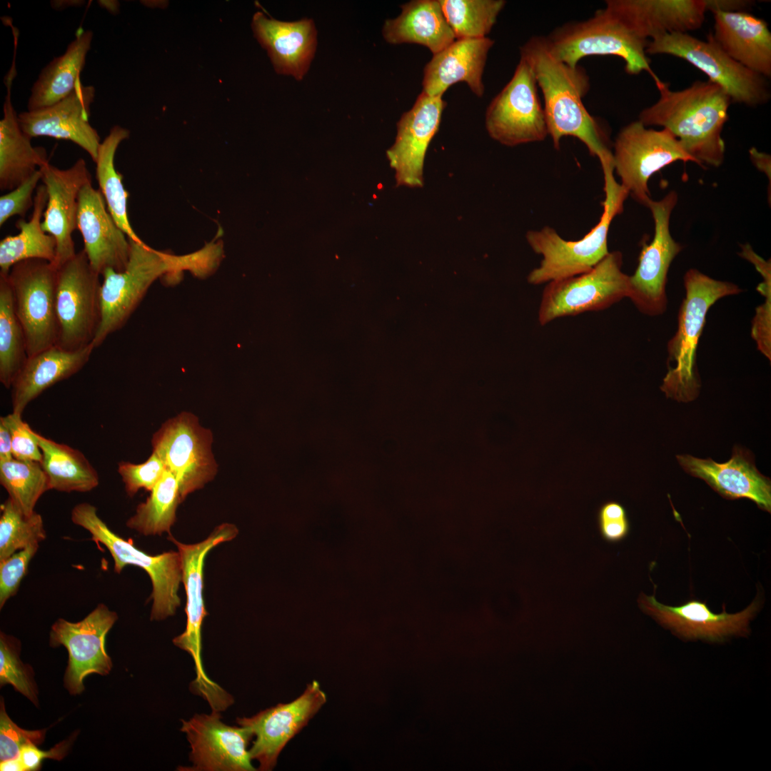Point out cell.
I'll return each mask as SVG.
<instances>
[{"mask_svg":"<svg viewBox=\"0 0 771 771\" xmlns=\"http://www.w3.org/2000/svg\"><path fill=\"white\" fill-rule=\"evenodd\" d=\"M21 642L16 638L0 633V685H11L36 706L38 688L32 667L20 658Z\"/></svg>","mask_w":771,"mask_h":771,"instance_id":"42","label":"cell"},{"mask_svg":"<svg viewBox=\"0 0 771 771\" xmlns=\"http://www.w3.org/2000/svg\"><path fill=\"white\" fill-rule=\"evenodd\" d=\"M750 158L755 166L766 174H770V156L752 147L749 151Z\"/></svg>","mask_w":771,"mask_h":771,"instance_id":"53","label":"cell"},{"mask_svg":"<svg viewBox=\"0 0 771 771\" xmlns=\"http://www.w3.org/2000/svg\"><path fill=\"white\" fill-rule=\"evenodd\" d=\"M0 421L9 428L14 458L41 463L42 453L37 438L29 425L21 418V415L12 412L1 416Z\"/></svg>","mask_w":771,"mask_h":771,"instance_id":"47","label":"cell"},{"mask_svg":"<svg viewBox=\"0 0 771 771\" xmlns=\"http://www.w3.org/2000/svg\"><path fill=\"white\" fill-rule=\"evenodd\" d=\"M99 4L111 14L118 12L119 2L116 1H99Z\"/></svg>","mask_w":771,"mask_h":771,"instance_id":"55","label":"cell"},{"mask_svg":"<svg viewBox=\"0 0 771 771\" xmlns=\"http://www.w3.org/2000/svg\"><path fill=\"white\" fill-rule=\"evenodd\" d=\"M212 442L211 431L202 427L198 417L189 412L167 420L152 436V452L176 478L183 500L216 474Z\"/></svg>","mask_w":771,"mask_h":771,"instance_id":"14","label":"cell"},{"mask_svg":"<svg viewBox=\"0 0 771 771\" xmlns=\"http://www.w3.org/2000/svg\"><path fill=\"white\" fill-rule=\"evenodd\" d=\"M95 93L94 86L83 85L80 79L74 90L59 101L19 114L20 127L31 138L49 136L72 141L96 163L101 142L97 131L89 122Z\"/></svg>","mask_w":771,"mask_h":771,"instance_id":"20","label":"cell"},{"mask_svg":"<svg viewBox=\"0 0 771 771\" xmlns=\"http://www.w3.org/2000/svg\"><path fill=\"white\" fill-rule=\"evenodd\" d=\"M93 32L79 28L76 38L64 54L54 58L43 69L31 89L28 111L52 105L69 96L75 89L90 50Z\"/></svg>","mask_w":771,"mask_h":771,"instance_id":"33","label":"cell"},{"mask_svg":"<svg viewBox=\"0 0 771 771\" xmlns=\"http://www.w3.org/2000/svg\"><path fill=\"white\" fill-rule=\"evenodd\" d=\"M640 608L655 618L661 625L677 635L687 639H702L720 642L730 635H745L748 624L758 608L754 601L740 613L712 612L706 603L690 600L679 606H668L659 603L654 595L642 594Z\"/></svg>","mask_w":771,"mask_h":771,"instance_id":"24","label":"cell"},{"mask_svg":"<svg viewBox=\"0 0 771 771\" xmlns=\"http://www.w3.org/2000/svg\"><path fill=\"white\" fill-rule=\"evenodd\" d=\"M685 296L680 306L677 328L667 346V372L660 390L679 402L695 400L700 390L697 348L711 306L719 299L742 291L737 284L716 280L696 268L683 276Z\"/></svg>","mask_w":771,"mask_h":771,"instance_id":"4","label":"cell"},{"mask_svg":"<svg viewBox=\"0 0 771 771\" xmlns=\"http://www.w3.org/2000/svg\"><path fill=\"white\" fill-rule=\"evenodd\" d=\"M13 458L10 431L6 425L0 421V462Z\"/></svg>","mask_w":771,"mask_h":771,"instance_id":"52","label":"cell"},{"mask_svg":"<svg viewBox=\"0 0 771 771\" xmlns=\"http://www.w3.org/2000/svg\"><path fill=\"white\" fill-rule=\"evenodd\" d=\"M27 358L26 337L7 276L0 275V381L6 388H11Z\"/></svg>","mask_w":771,"mask_h":771,"instance_id":"38","label":"cell"},{"mask_svg":"<svg viewBox=\"0 0 771 771\" xmlns=\"http://www.w3.org/2000/svg\"><path fill=\"white\" fill-rule=\"evenodd\" d=\"M42 453L41 464L50 490L60 492L91 491L98 486L97 471L79 450L35 432Z\"/></svg>","mask_w":771,"mask_h":771,"instance_id":"35","label":"cell"},{"mask_svg":"<svg viewBox=\"0 0 771 771\" xmlns=\"http://www.w3.org/2000/svg\"><path fill=\"white\" fill-rule=\"evenodd\" d=\"M647 54H667L686 61L720 86L732 103L749 107L763 106L771 98L767 79L726 54L713 40L699 39L688 33L665 34L647 42Z\"/></svg>","mask_w":771,"mask_h":771,"instance_id":"9","label":"cell"},{"mask_svg":"<svg viewBox=\"0 0 771 771\" xmlns=\"http://www.w3.org/2000/svg\"><path fill=\"white\" fill-rule=\"evenodd\" d=\"M326 695L314 680L298 697L279 703L250 717H238L240 726L248 727L255 740L249 749L258 770H272L286 744L297 735L326 702Z\"/></svg>","mask_w":771,"mask_h":771,"instance_id":"18","label":"cell"},{"mask_svg":"<svg viewBox=\"0 0 771 771\" xmlns=\"http://www.w3.org/2000/svg\"><path fill=\"white\" fill-rule=\"evenodd\" d=\"M613 157L620 184L645 206L651 199L648 181L655 173L678 161L697 163L671 132L647 128L639 120L618 133Z\"/></svg>","mask_w":771,"mask_h":771,"instance_id":"12","label":"cell"},{"mask_svg":"<svg viewBox=\"0 0 771 771\" xmlns=\"http://www.w3.org/2000/svg\"><path fill=\"white\" fill-rule=\"evenodd\" d=\"M129 131L120 126H113L101 141L96 161V177L107 208L118 226L127 237L142 242L129 222L127 213L128 193L123 184V176L115 168L114 157L119 144L128 138Z\"/></svg>","mask_w":771,"mask_h":771,"instance_id":"36","label":"cell"},{"mask_svg":"<svg viewBox=\"0 0 771 771\" xmlns=\"http://www.w3.org/2000/svg\"><path fill=\"white\" fill-rule=\"evenodd\" d=\"M99 276L84 250L57 268L56 346L59 348L77 351L93 346L101 320Z\"/></svg>","mask_w":771,"mask_h":771,"instance_id":"11","label":"cell"},{"mask_svg":"<svg viewBox=\"0 0 771 771\" xmlns=\"http://www.w3.org/2000/svg\"><path fill=\"white\" fill-rule=\"evenodd\" d=\"M166 467L153 452L143 463L135 464L121 461L118 464L117 471L121 475L128 495L133 496L139 489L151 491L161 480Z\"/></svg>","mask_w":771,"mask_h":771,"instance_id":"44","label":"cell"},{"mask_svg":"<svg viewBox=\"0 0 771 771\" xmlns=\"http://www.w3.org/2000/svg\"><path fill=\"white\" fill-rule=\"evenodd\" d=\"M493 44L488 37L457 39L433 54L423 69L422 91L442 96L450 86L464 81L476 96H482L483 73Z\"/></svg>","mask_w":771,"mask_h":771,"instance_id":"28","label":"cell"},{"mask_svg":"<svg viewBox=\"0 0 771 771\" xmlns=\"http://www.w3.org/2000/svg\"><path fill=\"white\" fill-rule=\"evenodd\" d=\"M0 483L26 515L34 513L40 497L50 490L41 463L11 458L0 462Z\"/></svg>","mask_w":771,"mask_h":771,"instance_id":"39","label":"cell"},{"mask_svg":"<svg viewBox=\"0 0 771 771\" xmlns=\"http://www.w3.org/2000/svg\"><path fill=\"white\" fill-rule=\"evenodd\" d=\"M485 127L492 138L507 146L542 141L548 136L535 75L524 57L488 106Z\"/></svg>","mask_w":771,"mask_h":771,"instance_id":"15","label":"cell"},{"mask_svg":"<svg viewBox=\"0 0 771 771\" xmlns=\"http://www.w3.org/2000/svg\"><path fill=\"white\" fill-rule=\"evenodd\" d=\"M46 537L40 514L24 515L9 498L1 505L0 561L31 545L39 544Z\"/></svg>","mask_w":771,"mask_h":771,"instance_id":"41","label":"cell"},{"mask_svg":"<svg viewBox=\"0 0 771 771\" xmlns=\"http://www.w3.org/2000/svg\"><path fill=\"white\" fill-rule=\"evenodd\" d=\"M94 349L92 345L77 351L54 346L28 356L11 388L13 412L22 415L44 390L79 372Z\"/></svg>","mask_w":771,"mask_h":771,"instance_id":"30","label":"cell"},{"mask_svg":"<svg viewBox=\"0 0 771 771\" xmlns=\"http://www.w3.org/2000/svg\"><path fill=\"white\" fill-rule=\"evenodd\" d=\"M117 619L116 612L101 603L79 622L59 618L51 626L50 646L62 645L69 654L64 682L71 695L83 692L84 681L89 675H106L111 670L112 661L106 650V638Z\"/></svg>","mask_w":771,"mask_h":771,"instance_id":"17","label":"cell"},{"mask_svg":"<svg viewBox=\"0 0 771 771\" xmlns=\"http://www.w3.org/2000/svg\"><path fill=\"white\" fill-rule=\"evenodd\" d=\"M84 240V251L92 268L100 276L107 269L124 271L128 262L131 243L110 214L99 190L91 181L81 190L76 219Z\"/></svg>","mask_w":771,"mask_h":771,"instance_id":"23","label":"cell"},{"mask_svg":"<svg viewBox=\"0 0 771 771\" xmlns=\"http://www.w3.org/2000/svg\"><path fill=\"white\" fill-rule=\"evenodd\" d=\"M46 202V188L44 184L40 185L36 190L29 220L19 219L16 223L19 233L7 236L0 241V275L8 276L14 265L25 260L41 259L54 263L56 241L41 226Z\"/></svg>","mask_w":771,"mask_h":771,"instance_id":"34","label":"cell"},{"mask_svg":"<svg viewBox=\"0 0 771 771\" xmlns=\"http://www.w3.org/2000/svg\"><path fill=\"white\" fill-rule=\"evenodd\" d=\"M445 105L442 96H431L422 91L413 107L401 116L395 143L387 151L398 185L423 186L425 153L438 130Z\"/></svg>","mask_w":771,"mask_h":771,"instance_id":"22","label":"cell"},{"mask_svg":"<svg viewBox=\"0 0 771 771\" xmlns=\"http://www.w3.org/2000/svg\"><path fill=\"white\" fill-rule=\"evenodd\" d=\"M520 56L531 65L542 91L548 136L554 148L559 149L564 136H573L585 145L600 165L613 162V151L605 134L583 103L590 90V79L584 69L556 59L543 36L530 38L520 48Z\"/></svg>","mask_w":771,"mask_h":771,"instance_id":"3","label":"cell"},{"mask_svg":"<svg viewBox=\"0 0 771 771\" xmlns=\"http://www.w3.org/2000/svg\"><path fill=\"white\" fill-rule=\"evenodd\" d=\"M400 7V14L383 24L382 34L388 43L420 44L435 54L455 40L439 0H414Z\"/></svg>","mask_w":771,"mask_h":771,"instance_id":"32","label":"cell"},{"mask_svg":"<svg viewBox=\"0 0 771 771\" xmlns=\"http://www.w3.org/2000/svg\"><path fill=\"white\" fill-rule=\"evenodd\" d=\"M604 176L605 200L598 223L578 241H567L550 226L529 231L526 240L533 251L541 255L540 266L528 276L533 285L577 276L588 271L609 251L608 236L613 218L623 211L628 190L614 176L613 163L601 166Z\"/></svg>","mask_w":771,"mask_h":771,"instance_id":"5","label":"cell"},{"mask_svg":"<svg viewBox=\"0 0 771 771\" xmlns=\"http://www.w3.org/2000/svg\"><path fill=\"white\" fill-rule=\"evenodd\" d=\"M763 281L757 286V291L765 298L764 303L755 309L752 321L751 336L755 341L757 348L769 361L771 360V265L767 263L757 270Z\"/></svg>","mask_w":771,"mask_h":771,"instance_id":"43","label":"cell"},{"mask_svg":"<svg viewBox=\"0 0 771 771\" xmlns=\"http://www.w3.org/2000/svg\"><path fill=\"white\" fill-rule=\"evenodd\" d=\"M550 54L571 67L589 56H616L630 75L650 74L657 87L663 82L650 67L645 52L648 41L640 39L605 8L591 18L556 28L545 37Z\"/></svg>","mask_w":771,"mask_h":771,"instance_id":"6","label":"cell"},{"mask_svg":"<svg viewBox=\"0 0 771 771\" xmlns=\"http://www.w3.org/2000/svg\"><path fill=\"white\" fill-rule=\"evenodd\" d=\"M129 241L126 268L120 272L107 269L101 275V320L93 342L94 348L125 325L158 278L174 280L186 271L198 277L206 276L216 270L223 256L221 243L215 241L181 256L153 249L143 241Z\"/></svg>","mask_w":771,"mask_h":771,"instance_id":"1","label":"cell"},{"mask_svg":"<svg viewBox=\"0 0 771 771\" xmlns=\"http://www.w3.org/2000/svg\"><path fill=\"white\" fill-rule=\"evenodd\" d=\"M707 11L748 12L755 1L750 0H705Z\"/></svg>","mask_w":771,"mask_h":771,"instance_id":"51","label":"cell"},{"mask_svg":"<svg viewBox=\"0 0 771 771\" xmlns=\"http://www.w3.org/2000/svg\"><path fill=\"white\" fill-rule=\"evenodd\" d=\"M220 712L196 714L188 720H181V731L190 744L191 771H253L248 750L253 737L250 729L231 726L221 721Z\"/></svg>","mask_w":771,"mask_h":771,"instance_id":"19","label":"cell"},{"mask_svg":"<svg viewBox=\"0 0 771 771\" xmlns=\"http://www.w3.org/2000/svg\"><path fill=\"white\" fill-rule=\"evenodd\" d=\"M145 502L140 503L126 526L144 535L170 534L176 521L178 505L183 500L176 478L166 470L161 480L150 491Z\"/></svg>","mask_w":771,"mask_h":771,"instance_id":"37","label":"cell"},{"mask_svg":"<svg viewBox=\"0 0 771 771\" xmlns=\"http://www.w3.org/2000/svg\"><path fill=\"white\" fill-rule=\"evenodd\" d=\"M622 266L623 255L615 251L587 272L548 282L539 306V323L602 311L628 298L630 276L623 272Z\"/></svg>","mask_w":771,"mask_h":771,"instance_id":"10","label":"cell"},{"mask_svg":"<svg viewBox=\"0 0 771 771\" xmlns=\"http://www.w3.org/2000/svg\"><path fill=\"white\" fill-rule=\"evenodd\" d=\"M677 199V192L672 191L660 201L650 199L646 206L653 217L655 233L650 243L642 245L638 267L634 274L630 276L628 296L636 308L646 316H660L667 310L668 270L682 249L672 237L669 226Z\"/></svg>","mask_w":771,"mask_h":771,"instance_id":"16","label":"cell"},{"mask_svg":"<svg viewBox=\"0 0 771 771\" xmlns=\"http://www.w3.org/2000/svg\"><path fill=\"white\" fill-rule=\"evenodd\" d=\"M598 525L605 541L617 543L623 540L630 531V523L624 506L616 501H608L598 511Z\"/></svg>","mask_w":771,"mask_h":771,"instance_id":"49","label":"cell"},{"mask_svg":"<svg viewBox=\"0 0 771 771\" xmlns=\"http://www.w3.org/2000/svg\"><path fill=\"white\" fill-rule=\"evenodd\" d=\"M711 36L732 59L750 70L771 77V32L767 23L749 12L714 11Z\"/></svg>","mask_w":771,"mask_h":771,"instance_id":"29","label":"cell"},{"mask_svg":"<svg viewBox=\"0 0 771 771\" xmlns=\"http://www.w3.org/2000/svg\"><path fill=\"white\" fill-rule=\"evenodd\" d=\"M46 729L27 730L16 725L7 715L4 700L0 705V760L18 757L21 748L29 744L41 745Z\"/></svg>","mask_w":771,"mask_h":771,"instance_id":"45","label":"cell"},{"mask_svg":"<svg viewBox=\"0 0 771 771\" xmlns=\"http://www.w3.org/2000/svg\"><path fill=\"white\" fill-rule=\"evenodd\" d=\"M657 89L658 100L642 109L638 120L668 130L700 166H721L725 153L722 133L732 103L726 92L709 80L679 91L663 81Z\"/></svg>","mask_w":771,"mask_h":771,"instance_id":"2","label":"cell"},{"mask_svg":"<svg viewBox=\"0 0 771 771\" xmlns=\"http://www.w3.org/2000/svg\"><path fill=\"white\" fill-rule=\"evenodd\" d=\"M252 29L264 48L275 71L301 80L313 59L317 45V31L312 19L282 21L254 14Z\"/></svg>","mask_w":771,"mask_h":771,"instance_id":"27","label":"cell"},{"mask_svg":"<svg viewBox=\"0 0 771 771\" xmlns=\"http://www.w3.org/2000/svg\"><path fill=\"white\" fill-rule=\"evenodd\" d=\"M71 518L91 535V540L108 549L116 573L127 565L139 567L148 573L152 584L151 620H164L176 613L181 605L178 590L182 582L178 552L171 550L155 555L143 552L131 539H124L112 531L98 515L96 508L89 503L75 505Z\"/></svg>","mask_w":771,"mask_h":771,"instance_id":"8","label":"cell"},{"mask_svg":"<svg viewBox=\"0 0 771 771\" xmlns=\"http://www.w3.org/2000/svg\"><path fill=\"white\" fill-rule=\"evenodd\" d=\"M39 181H41V173L39 168L16 188L0 197V226L12 216L24 217L34 206L33 193Z\"/></svg>","mask_w":771,"mask_h":771,"instance_id":"48","label":"cell"},{"mask_svg":"<svg viewBox=\"0 0 771 771\" xmlns=\"http://www.w3.org/2000/svg\"><path fill=\"white\" fill-rule=\"evenodd\" d=\"M1 771H25L24 765L19 758L16 757L0 762Z\"/></svg>","mask_w":771,"mask_h":771,"instance_id":"54","label":"cell"},{"mask_svg":"<svg viewBox=\"0 0 771 771\" xmlns=\"http://www.w3.org/2000/svg\"><path fill=\"white\" fill-rule=\"evenodd\" d=\"M39 169L47 192L41 226L56 241V256L52 264L59 268L76 254L72 234L77 229L79 196L83 187L91 181V176L83 158L66 169L49 163Z\"/></svg>","mask_w":771,"mask_h":771,"instance_id":"21","label":"cell"},{"mask_svg":"<svg viewBox=\"0 0 771 771\" xmlns=\"http://www.w3.org/2000/svg\"><path fill=\"white\" fill-rule=\"evenodd\" d=\"M676 458L685 472L702 479L723 497L747 498L770 511V480L759 472L749 452L735 446L731 458L722 463L690 455H678Z\"/></svg>","mask_w":771,"mask_h":771,"instance_id":"26","label":"cell"},{"mask_svg":"<svg viewBox=\"0 0 771 771\" xmlns=\"http://www.w3.org/2000/svg\"><path fill=\"white\" fill-rule=\"evenodd\" d=\"M39 549V544L31 545L0 561V608L16 595L26 575L29 564Z\"/></svg>","mask_w":771,"mask_h":771,"instance_id":"46","label":"cell"},{"mask_svg":"<svg viewBox=\"0 0 771 771\" xmlns=\"http://www.w3.org/2000/svg\"><path fill=\"white\" fill-rule=\"evenodd\" d=\"M76 735V734L72 735L69 738L61 741L46 751L40 750L34 744L24 746L19 757L25 771L39 770L41 767L42 761L45 759L62 760L67 755Z\"/></svg>","mask_w":771,"mask_h":771,"instance_id":"50","label":"cell"},{"mask_svg":"<svg viewBox=\"0 0 771 771\" xmlns=\"http://www.w3.org/2000/svg\"><path fill=\"white\" fill-rule=\"evenodd\" d=\"M238 533L235 525L225 523L217 526L205 540L195 544L180 543L171 534L168 537L178 548L186 596V629L173 639V643L193 658L196 676L190 688L206 700L213 709L223 706L228 701L229 693L208 677L202 663L201 627L208 615L203 595V568L209 551L221 543L233 540Z\"/></svg>","mask_w":771,"mask_h":771,"instance_id":"7","label":"cell"},{"mask_svg":"<svg viewBox=\"0 0 771 771\" xmlns=\"http://www.w3.org/2000/svg\"><path fill=\"white\" fill-rule=\"evenodd\" d=\"M13 65L5 77L6 95L0 121V189L11 191L41 166L49 163L43 147H34L31 138L20 127L11 100V89L16 75Z\"/></svg>","mask_w":771,"mask_h":771,"instance_id":"31","label":"cell"},{"mask_svg":"<svg viewBox=\"0 0 771 771\" xmlns=\"http://www.w3.org/2000/svg\"><path fill=\"white\" fill-rule=\"evenodd\" d=\"M605 9L647 41L665 34L697 30L707 12L705 0H608Z\"/></svg>","mask_w":771,"mask_h":771,"instance_id":"25","label":"cell"},{"mask_svg":"<svg viewBox=\"0 0 771 771\" xmlns=\"http://www.w3.org/2000/svg\"><path fill=\"white\" fill-rule=\"evenodd\" d=\"M56 276L57 268L41 259L20 261L7 276L14 309L24 331L28 356L56 344Z\"/></svg>","mask_w":771,"mask_h":771,"instance_id":"13","label":"cell"},{"mask_svg":"<svg viewBox=\"0 0 771 771\" xmlns=\"http://www.w3.org/2000/svg\"><path fill=\"white\" fill-rule=\"evenodd\" d=\"M457 39L486 37L505 5L503 0H439Z\"/></svg>","mask_w":771,"mask_h":771,"instance_id":"40","label":"cell"}]
</instances>
